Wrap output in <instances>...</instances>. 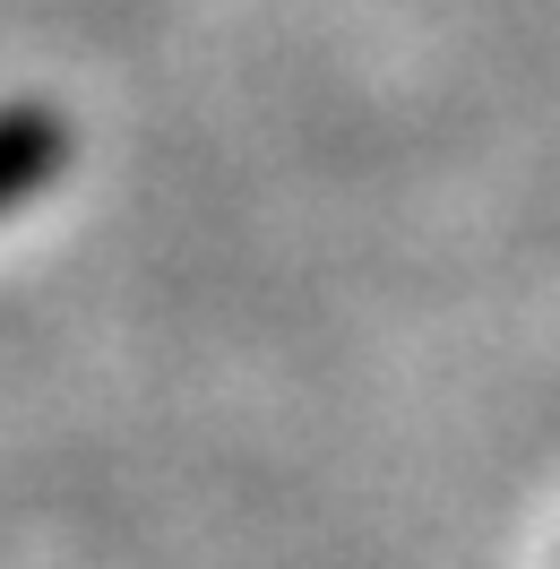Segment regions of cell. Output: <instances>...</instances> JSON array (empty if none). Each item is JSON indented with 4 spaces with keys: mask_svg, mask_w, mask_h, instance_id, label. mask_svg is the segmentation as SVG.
I'll list each match as a JSON object with an SVG mask.
<instances>
[{
    "mask_svg": "<svg viewBox=\"0 0 560 569\" xmlns=\"http://www.w3.org/2000/svg\"><path fill=\"white\" fill-rule=\"evenodd\" d=\"M61 156H70V130L43 104H0V216L18 199H36L43 181L61 173Z\"/></svg>",
    "mask_w": 560,
    "mask_h": 569,
    "instance_id": "1",
    "label": "cell"
}]
</instances>
